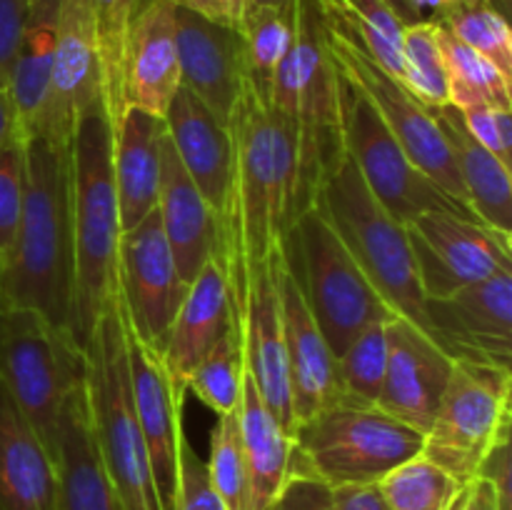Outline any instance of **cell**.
Returning a JSON list of instances; mask_svg holds the SVG:
<instances>
[{
	"label": "cell",
	"mask_w": 512,
	"mask_h": 510,
	"mask_svg": "<svg viewBox=\"0 0 512 510\" xmlns=\"http://www.w3.org/2000/svg\"><path fill=\"white\" fill-rule=\"evenodd\" d=\"M73 285L70 145L28 135L23 215L8 263L0 268V303L35 310L73 335Z\"/></svg>",
	"instance_id": "6da1fadb"
},
{
	"label": "cell",
	"mask_w": 512,
	"mask_h": 510,
	"mask_svg": "<svg viewBox=\"0 0 512 510\" xmlns=\"http://www.w3.org/2000/svg\"><path fill=\"white\" fill-rule=\"evenodd\" d=\"M340 100L343 75L330 53L323 3L295 0L293 43L270 85L268 105L293 135L300 215L315 205L325 170L343 150Z\"/></svg>",
	"instance_id": "7a4b0ae2"
},
{
	"label": "cell",
	"mask_w": 512,
	"mask_h": 510,
	"mask_svg": "<svg viewBox=\"0 0 512 510\" xmlns=\"http://www.w3.org/2000/svg\"><path fill=\"white\" fill-rule=\"evenodd\" d=\"M73 195V338L85 348L118 285L120 213L113 180V128L103 98L83 110L70 138Z\"/></svg>",
	"instance_id": "3957f363"
},
{
	"label": "cell",
	"mask_w": 512,
	"mask_h": 510,
	"mask_svg": "<svg viewBox=\"0 0 512 510\" xmlns=\"http://www.w3.org/2000/svg\"><path fill=\"white\" fill-rule=\"evenodd\" d=\"M83 353L85 395H88L95 448L120 510H160L148 448L130 395L118 285L95 323Z\"/></svg>",
	"instance_id": "277c9868"
},
{
	"label": "cell",
	"mask_w": 512,
	"mask_h": 510,
	"mask_svg": "<svg viewBox=\"0 0 512 510\" xmlns=\"http://www.w3.org/2000/svg\"><path fill=\"white\" fill-rule=\"evenodd\" d=\"M315 208L333 225L385 305L430 338L425 293L420 288L405 225L375 200L345 148L325 170Z\"/></svg>",
	"instance_id": "5b68a950"
},
{
	"label": "cell",
	"mask_w": 512,
	"mask_h": 510,
	"mask_svg": "<svg viewBox=\"0 0 512 510\" xmlns=\"http://www.w3.org/2000/svg\"><path fill=\"white\" fill-rule=\"evenodd\" d=\"M425 435L378 403L350 395L293 430V475L325 488L378 483L423 450Z\"/></svg>",
	"instance_id": "8992f818"
},
{
	"label": "cell",
	"mask_w": 512,
	"mask_h": 510,
	"mask_svg": "<svg viewBox=\"0 0 512 510\" xmlns=\"http://www.w3.org/2000/svg\"><path fill=\"white\" fill-rule=\"evenodd\" d=\"M280 248L335 358L370 323L395 318L315 205L290 225Z\"/></svg>",
	"instance_id": "52a82bcc"
},
{
	"label": "cell",
	"mask_w": 512,
	"mask_h": 510,
	"mask_svg": "<svg viewBox=\"0 0 512 510\" xmlns=\"http://www.w3.org/2000/svg\"><path fill=\"white\" fill-rule=\"evenodd\" d=\"M85 378V353L35 310L0 303V385L55 455L60 420Z\"/></svg>",
	"instance_id": "ba28073f"
},
{
	"label": "cell",
	"mask_w": 512,
	"mask_h": 510,
	"mask_svg": "<svg viewBox=\"0 0 512 510\" xmlns=\"http://www.w3.org/2000/svg\"><path fill=\"white\" fill-rule=\"evenodd\" d=\"M510 365L460 358L453 363L423 455L460 483L478 478L493 448L510 440Z\"/></svg>",
	"instance_id": "9c48e42d"
},
{
	"label": "cell",
	"mask_w": 512,
	"mask_h": 510,
	"mask_svg": "<svg viewBox=\"0 0 512 510\" xmlns=\"http://www.w3.org/2000/svg\"><path fill=\"white\" fill-rule=\"evenodd\" d=\"M323 10L325 20H328L330 53H333L340 75L370 100L375 113L388 125V130L398 140L400 148L408 153V158L433 183H438L450 198H455L460 205L470 210L458 168H455L453 153L448 148V140H445L443 130H440L438 120L433 118L430 108H425L420 100H415L400 80H395L378 63H373V58L365 53L363 45L353 35V30L325 3Z\"/></svg>",
	"instance_id": "30bf717a"
},
{
	"label": "cell",
	"mask_w": 512,
	"mask_h": 510,
	"mask_svg": "<svg viewBox=\"0 0 512 510\" xmlns=\"http://www.w3.org/2000/svg\"><path fill=\"white\" fill-rule=\"evenodd\" d=\"M340 113H343L345 153L350 155L375 200L395 220L405 225L425 213H458L475 218L473 210L450 198L408 158L388 125L375 113L370 100L345 78Z\"/></svg>",
	"instance_id": "8fae6325"
},
{
	"label": "cell",
	"mask_w": 512,
	"mask_h": 510,
	"mask_svg": "<svg viewBox=\"0 0 512 510\" xmlns=\"http://www.w3.org/2000/svg\"><path fill=\"white\" fill-rule=\"evenodd\" d=\"M425 300H440L500 270H512L510 233L458 213H425L405 223Z\"/></svg>",
	"instance_id": "7c38bea8"
},
{
	"label": "cell",
	"mask_w": 512,
	"mask_h": 510,
	"mask_svg": "<svg viewBox=\"0 0 512 510\" xmlns=\"http://www.w3.org/2000/svg\"><path fill=\"white\" fill-rule=\"evenodd\" d=\"M118 290L135 335L153 348H163L188 283L180 278L158 210L120 235Z\"/></svg>",
	"instance_id": "4fadbf2b"
},
{
	"label": "cell",
	"mask_w": 512,
	"mask_h": 510,
	"mask_svg": "<svg viewBox=\"0 0 512 510\" xmlns=\"http://www.w3.org/2000/svg\"><path fill=\"white\" fill-rule=\"evenodd\" d=\"M120 305H123V298H120ZM123 328L130 395H133L135 418H138L140 433L148 448L160 510H173L175 488H178V455L185 438V390L173 383L160 350L135 335L125 318V310Z\"/></svg>",
	"instance_id": "5bb4252c"
},
{
	"label": "cell",
	"mask_w": 512,
	"mask_h": 510,
	"mask_svg": "<svg viewBox=\"0 0 512 510\" xmlns=\"http://www.w3.org/2000/svg\"><path fill=\"white\" fill-rule=\"evenodd\" d=\"M430 338L453 360L510 365L512 270H500L440 300H425Z\"/></svg>",
	"instance_id": "9a60e30c"
},
{
	"label": "cell",
	"mask_w": 512,
	"mask_h": 510,
	"mask_svg": "<svg viewBox=\"0 0 512 510\" xmlns=\"http://www.w3.org/2000/svg\"><path fill=\"white\" fill-rule=\"evenodd\" d=\"M100 98L103 90L93 15L85 0H60L58 40L50 65L48 93L30 135H45L53 143L70 145L83 110Z\"/></svg>",
	"instance_id": "2e32d148"
},
{
	"label": "cell",
	"mask_w": 512,
	"mask_h": 510,
	"mask_svg": "<svg viewBox=\"0 0 512 510\" xmlns=\"http://www.w3.org/2000/svg\"><path fill=\"white\" fill-rule=\"evenodd\" d=\"M278 290L280 323H283L285 358H288L290 388H293L295 428L318 410L345 398L338 378V358L320 333L313 313L305 305L293 275L283 260V248L273 263Z\"/></svg>",
	"instance_id": "e0dca14e"
},
{
	"label": "cell",
	"mask_w": 512,
	"mask_h": 510,
	"mask_svg": "<svg viewBox=\"0 0 512 510\" xmlns=\"http://www.w3.org/2000/svg\"><path fill=\"white\" fill-rule=\"evenodd\" d=\"M455 360L410 320L388 323V365L375 403L410 428L428 433Z\"/></svg>",
	"instance_id": "ac0fdd59"
},
{
	"label": "cell",
	"mask_w": 512,
	"mask_h": 510,
	"mask_svg": "<svg viewBox=\"0 0 512 510\" xmlns=\"http://www.w3.org/2000/svg\"><path fill=\"white\" fill-rule=\"evenodd\" d=\"M175 38L180 83L228 123L248 75L240 33L175 8Z\"/></svg>",
	"instance_id": "d6986e66"
},
{
	"label": "cell",
	"mask_w": 512,
	"mask_h": 510,
	"mask_svg": "<svg viewBox=\"0 0 512 510\" xmlns=\"http://www.w3.org/2000/svg\"><path fill=\"white\" fill-rule=\"evenodd\" d=\"M180 85L175 5L170 0H145L135 13L125 48V108L165 118Z\"/></svg>",
	"instance_id": "ffe728a7"
},
{
	"label": "cell",
	"mask_w": 512,
	"mask_h": 510,
	"mask_svg": "<svg viewBox=\"0 0 512 510\" xmlns=\"http://www.w3.org/2000/svg\"><path fill=\"white\" fill-rule=\"evenodd\" d=\"M163 120L180 165L198 185L205 203L218 215L228 195L230 173H233L230 125L185 85L178 88Z\"/></svg>",
	"instance_id": "44dd1931"
},
{
	"label": "cell",
	"mask_w": 512,
	"mask_h": 510,
	"mask_svg": "<svg viewBox=\"0 0 512 510\" xmlns=\"http://www.w3.org/2000/svg\"><path fill=\"white\" fill-rule=\"evenodd\" d=\"M155 210H158L165 240L173 250L180 278L190 285V280L218 250V220H215L213 208L200 195L198 185L180 165L168 130L160 148V190Z\"/></svg>",
	"instance_id": "7402d4cb"
},
{
	"label": "cell",
	"mask_w": 512,
	"mask_h": 510,
	"mask_svg": "<svg viewBox=\"0 0 512 510\" xmlns=\"http://www.w3.org/2000/svg\"><path fill=\"white\" fill-rule=\"evenodd\" d=\"M0 510H58V468L0 385Z\"/></svg>",
	"instance_id": "603a6c76"
},
{
	"label": "cell",
	"mask_w": 512,
	"mask_h": 510,
	"mask_svg": "<svg viewBox=\"0 0 512 510\" xmlns=\"http://www.w3.org/2000/svg\"><path fill=\"white\" fill-rule=\"evenodd\" d=\"M230 323L233 318H230L228 285H225V275L213 255L190 280L173 325L165 335L163 348H160L165 368L178 388L188 393L190 373L213 348L215 340L230 328Z\"/></svg>",
	"instance_id": "cb8c5ba5"
},
{
	"label": "cell",
	"mask_w": 512,
	"mask_h": 510,
	"mask_svg": "<svg viewBox=\"0 0 512 510\" xmlns=\"http://www.w3.org/2000/svg\"><path fill=\"white\" fill-rule=\"evenodd\" d=\"M165 120L138 108H125L113 130V180L120 230L138 225L158 205L160 148Z\"/></svg>",
	"instance_id": "d4e9b609"
},
{
	"label": "cell",
	"mask_w": 512,
	"mask_h": 510,
	"mask_svg": "<svg viewBox=\"0 0 512 510\" xmlns=\"http://www.w3.org/2000/svg\"><path fill=\"white\" fill-rule=\"evenodd\" d=\"M58 510H120L95 448L85 378L70 395L55 445Z\"/></svg>",
	"instance_id": "484cf974"
},
{
	"label": "cell",
	"mask_w": 512,
	"mask_h": 510,
	"mask_svg": "<svg viewBox=\"0 0 512 510\" xmlns=\"http://www.w3.org/2000/svg\"><path fill=\"white\" fill-rule=\"evenodd\" d=\"M443 130L453 153L465 198L475 218L485 225L512 233V173L510 165L485 150L463 123V115L453 105L430 110Z\"/></svg>",
	"instance_id": "4316f807"
},
{
	"label": "cell",
	"mask_w": 512,
	"mask_h": 510,
	"mask_svg": "<svg viewBox=\"0 0 512 510\" xmlns=\"http://www.w3.org/2000/svg\"><path fill=\"white\" fill-rule=\"evenodd\" d=\"M238 425L253 483L255 510H268L293 478V438L260 395L250 370H243Z\"/></svg>",
	"instance_id": "83f0119b"
},
{
	"label": "cell",
	"mask_w": 512,
	"mask_h": 510,
	"mask_svg": "<svg viewBox=\"0 0 512 510\" xmlns=\"http://www.w3.org/2000/svg\"><path fill=\"white\" fill-rule=\"evenodd\" d=\"M60 0H28L18 50L8 75V95L23 138L35 130L48 93L50 65L58 40Z\"/></svg>",
	"instance_id": "f1b7e54d"
},
{
	"label": "cell",
	"mask_w": 512,
	"mask_h": 510,
	"mask_svg": "<svg viewBox=\"0 0 512 510\" xmlns=\"http://www.w3.org/2000/svg\"><path fill=\"white\" fill-rule=\"evenodd\" d=\"M440 53H443L445 75H448V103L463 110L470 105H493V108L512 110L510 78L490 63L485 55L460 43L450 30L435 20Z\"/></svg>",
	"instance_id": "f546056e"
},
{
	"label": "cell",
	"mask_w": 512,
	"mask_h": 510,
	"mask_svg": "<svg viewBox=\"0 0 512 510\" xmlns=\"http://www.w3.org/2000/svg\"><path fill=\"white\" fill-rule=\"evenodd\" d=\"M93 15L95 45H98L100 63V90H103V105L108 113L110 128H118L125 113L123 100V68L125 48H128V33L133 25L140 0H85Z\"/></svg>",
	"instance_id": "4dcf8cb0"
},
{
	"label": "cell",
	"mask_w": 512,
	"mask_h": 510,
	"mask_svg": "<svg viewBox=\"0 0 512 510\" xmlns=\"http://www.w3.org/2000/svg\"><path fill=\"white\" fill-rule=\"evenodd\" d=\"M463 485L423 450L378 480L388 510H448Z\"/></svg>",
	"instance_id": "1f68e13d"
},
{
	"label": "cell",
	"mask_w": 512,
	"mask_h": 510,
	"mask_svg": "<svg viewBox=\"0 0 512 510\" xmlns=\"http://www.w3.org/2000/svg\"><path fill=\"white\" fill-rule=\"evenodd\" d=\"M240 38H243L250 83L268 98L275 73L293 43V10L250 5L240 28Z\"/></svg>",
	"instance_id": "d6a6232c"
},
{
	"label": "cell",
	"mask_w": 512,
	"mask_h": 510,
	"mask_svg": "<svg viewBox=\"0 0 512 510\" xmlns=\"http://www.w3.org/2000/svg\"><path fill=\"white\" fill-rule=\"evenodd\" d=\"M243 343L230 323V328L215 340L213 348L203 355L188 378V390L195 398L213 410L215 415L235 413L240 405V388H243Z\"/></svg>",
	"instance_id": "836d02e7"
},
{
	"label": "cell",
	"mask_w": 512,
	"mask_h": 510,
	"mask_svg": "<svg viewBox=\"0 0 512 510\" xmlns=\"http://www.w3.org/2000/svg\"><path fill=\"white\" fill-rule=\"evenodd\" d=\"M208 478L225 510H255L253 483H250L248 460H245L243 438H240L238 410L218 415V423L210 430V453L205 460Z\"/></svg>",
	"instance_id": "e575fe53"
},
{
	"label": "cell",
	"mask_w": 512,
	"mask_h": 510,
	"mask_svg": "<svg viewBox=\"0 0 512 510\" xmlns=\"http://www.w3.org/2000/svg\"><path fill=\"white\" fill-rule=\"evenodd\" d=\"M435 20H418L403 30V78L400 83L410 90L425 108L448 105V75L440 53Z\"/></svg>",
	"instance_id": "d590c367"
},
{
	"label": "cell",
	"mask_w": 512,
	"mask_h": 510,
	"mask_svg": "<svg viewBox=\"0 0 512 510\" xmlns=\"http://www.w3.org/2000/svg\"><path fill=\"white\" fill-rule=\"evenodd\" d=\"M390 320L370 323L338 355L340 388L350 398L365 400V403H375L378 400L380 388H383L385 365H388Z\"/></svg>",
	"instance_id": "8d00e7d4"
},
{
	"label": "cell",
	"mask_w": 512,
	"mask_h": 510,
	"mask_svg": "<svg viewBox=\"0 0 512 510\" xmlns=\"http://www.w3.org/2000/svg\"><path fill=\"white\" fill-rule=\"evenodd\" d=\"M460 43L470 45L480 55L498 65L505 75H512V30L508 18L490 0L468 5L448 18L438 20Z\"/></svg>",
	"instance_id": "74e56055"
},
{
	"label": "cell",
	"mask_w": 512,
	"mask_h": 510,
	"mask_svg": "<svg viewBox=\"0 0 512 510\" xmlns=\"http://www.w3.org/2000/svg\"><path fill=\"white\" fill-rule=\"evenodd\" d=\"M25 140L18 138L0 150V268L8 263L23 215Z\"/></svg>",
	"instance_id": "f35d334b"
},
{
	"label": "cell",
	"mask_w": 512,
	"mask_h": 510,
	"mask_svg": "<svg viewBox=\"0 0 512 510\" xmlns=\"http://www.w3.org/2000/svg\"><path fill=\"white\" fill-rule=\"evenodd\" d=\"M173 510H225L223 500L210 485L205 460L195 453L188 435L180 443L178 488H175Z\"/></svg>",
	"instance_id": "ab89813d"
},
{
	"label": "cell",
	"mask_w": 512,
	"mask_h": 510,
	"mask_svg": "<svg viewBox=\"0 0 512 510\" xmlns=\"http://www.w3.org/2000/svg\"><path fill=\"white\" fill-rule=\"evenodd\" d=\"M468 133L483 145L485 150L510 165L512 155V115L508 108H493V105H470L460 110Z\"/></svg>",
	"instance_id": "60d3db41"
},
{
	"label": "cell",
	"mask_w": 512,
	"mask_h": 510,
	"mask_svg": "<svg viewBox=\"0 0 512 510\" xmlns=\"http://www.w3.org/2000/svg\"><path fill=\"white\" fill-rule=\"evenodd\" d=\"M313 510H388L378 483L320 488Z\"/></svg>",
	"instance_id": "b9f144b4"
},
{
	"label": "cell",
	"mask_w": 512,
	"mask_h": 510,
	"mask_svg": "<svg viewBox=\"0 0 512 510\" xmlns=\"http://www.w3.org/2000/svg\"><path fill=\"white\" fill-rule=\"evenodd\" d=\"M28 0H0V85L8 88V75L18 50Z\"/></svg>",
	"instance_id": "7bdbcfd3"
},
{
	"label": "cell",
	"mask_w": 512,
	"mask_h": 510,
	"mask_svg": "<svg viewBox=\"0 0 512 510\" xmlns=\"http://www.w3.org/2000/svg\"><path fill=\"white\" fill-rule=\"evenodd\" d=\"M170 3L208 20V23L235 30V33H240L245 13L250 8V0H170Z\"/></svg>",
	"instance_id": "ee69618b"
},
{
	"label": "cell",
	"mask_w": 512,
	"mask_h": 510,
	"mask_svg": "<svg viewBox=\"0 0 512 510\" xmlns=\"http://www.w3.org/2000/svg\"><path fill=\"white\" fill-rule=\"evenodd\" d=\"M320 488H323V485L315 483V480L293 475L290 483L285 485L283 493L278 495V500H275L268 510H313V503L315 498H318Z\"/></svg>",
	"instance_id": "f6af8a7d"
},
{
	"label": "cell",
	"mask_w": 512,
	"mask_h": 510,
	"mask_svg": "<svg viewBox=\"0 0 512 510\" xmlns=\"http://www.w3.org/2000/svg\"><path fill=\"white\" fill-rule=\"evenodd\" d=\"M448 510H500L493 485L485 478H473L463 485Z\"/></svg>",
	"instance_id": "bcb514c9"
},
{
	"label": "cell",
	"mask_w": 512,
	"mask_h": 510,
	"mask_svg": "<svg viewBox=\"0 0 512 510\" xmlns=\"http://www.w3.org/2000/svg\"><path fill=\"white\" fill-rule=\"evenodd\" d=\"M18 138H23V135H20L18 118H15L13 100H10L8 88H3V85H0V150Z\"/></svg>",
	"instance_id": "7dc6e473"
},
{
	"label": "cell",
	"mask_w": 512,
	"mask_h": 510,
	"mask_svg": "<svg viewBox=\"0 0 512 510\" xmlns=\"http://www.w3.org/2000/svg\"><path fill=\"white\" fill-rule=\"evenodd\" d=\"M475 3H480V0H410V5L418 10L420 18H423L425 13H433L435 18L430 20H443L448 18V15L458 13V10L468 8V5H475Z\"/></svg>",
	"instance_id": "c3c4849f"
},
{
	"label": "cell",
	"mask_w": 512,
	"mask_h": 510,
	"mask_svg": "<svg viewBox=\"0 0 512 510\" xmlns=\"http://www.w3.org/2000/svg\"><path fill=\"white\" fill-rule=\"evenodd\" d=\"M385 3H388L390 8H393L395 13H398V18L403 20L405 25L418 23V20H425V18H420L418 10H415L413 5H410V0H385Z\"/></svg>",
	"instance_id": "681fc988"
},
{
	"label": "cell",
	"mask_w": 512,
	"mask_h": 510,
	"mask_svg": "<svg viewBox=\"0 0 512 510\" xmlns=\"http://www.w3.org/2000/svg\"><path fill=\"white\" fill-rule=\"evenodd\" d=\"M250 5H265V8L275 10H293L295 0H250Z\"/></svg>",
	"instance_id": "f907efd6"
},
{
	"label": "cell",
	"mask_w": 512,
	"mask_h": 510,
	"mask_svg": "<svg viewBox=\"0 0 512 510\" xmlns=\"http://www.w3.org/2000/svg\"><path fill=\"white\" fill-rule=\"evenodd\" d=\"M490 3H493L495 8H500V10H503V13H505V10L510 8V0H490Z\"/></svg>",
	"instance_id": "816d5d0a"
}]
</instances>
